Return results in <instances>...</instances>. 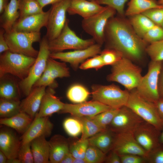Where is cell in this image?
Instances as JSON below:
<instances>
[{
	"label": "cell",
	"instance_id": "1",
	"mask_svg": "<svg viewBox=\"0 0 163 163\" xmlns=\"http://www.w3.org/2000/svg\"><path fill=\"white\" fill-rule=\"evenodd\" d=\"M108 47L115 49L132 61L142 58L146 48V43L125 20L114 16L108 20L104 32V42Z\"/></svg>",
	"mask_w": 163,
	"mask_h": 163
},
{
	"label": "cell",
	"instance_id": "2",
	"mask_svg": "<svg viewBox=\"0 0 163 163\" xmlns=\"http://www.w3.org/2000/svg\"><path fill=\"white\" fill-rule=\"evenodd\" d=\"M132 61L123 57L112 65L111 73L107 77L108 80L120 84L129 91L136 88L142 76L141 69Z\"/></svg>",
	"mask_w": 163,
	"mask_h": 163
},
{
	"label": "cell",
	"instance_id": "3",
	"mask_svg": "<svg viewBox=\"0 0 163 163\" xmlns=\"http://www.w3.org/2000/svg\"><path fill=\"white\" fill-rule=\"evenodd\" d=\"M36 58L8 50L0 56V78L7 74L17 77L21 80L28 75Z\"/></svg>",
	"mask_w": 163,
	"mask_h": 163
},
{
	"label": "cell",
	"instance_id": "4",
	"mask_svg": "<svg viewBox=\"0 0 163 163\" xmlns=\"http://www.w3.org/2000/svg\"><path fill=\"white\" fill-rule=\"evenodd\" d=\"M4 36L10 51L36 58L39 51L32 46L33 43L40 42V32H19L12 29L5 32Z\"/></svg>",
	"mask_w": 163,
	"mask_h": 163
},
{
	"label": "cell",
	"instance_id": "5",
	"mask_svg": "<svg viewBox=\"0 0 163 163\" xmlns=\"http://www.w3.org/2000/svg\"><path fill=\"white\" fill-rule=\"evenodd\" d=\"M39 43V53L35 62L27 76L21 80L19 84L21 91L26 97L29 94L34 85L43 74L51 53L49 47V41L45 35Z\"/></svg>",
	"mask_w": 163,
	"mask_h": 163
},
{
	"label": "cell",
	"instance_id": "6",
	"mask_svg": "<svg viewBox=\"0 0 163 163\" xmlns=\"http://www.w3.org/2000/svg\"><path fill=\"white\" fill-rule=\"evenodd\" d=\"M126 106L132 110L144 121L161 131L162 120L155 103L141 96L136 88L129 91V96Z\"/></svg>",
	"mask_w": 163,
	"mask_h": 163
},
{
	"label": "cell",
	"instance_id": "7",
	"mask_svg": "<svg viewBox=\"0 0 163 163\" xmlns=\"http://www.w3.org/2000/svg\"><path fill=\"white\" fill-rule=\"evenodd\" d=\"M95 43L92 38L85 40L78 37L70 28L69 20L67 19L60 34L55 39L49 41L48 45L51 53H52L68 49H84Z\"/></svg>",
	"mask_w": 163,
	"mask_h": 163
},
{
	"label": "cell",
	"instance_id": "8",
	"mask_svg": "<svg viewBox=\"0 0 163 163\" xmlns=\"http://www.w3.org/2000/svg\"><path fill=\"white\" fill-rule=\"evenodd\" d=\"M92 100L97 101L112 108L120 109L126 106L129 91L123 90L114 85H94L92 88Z\"/></svg>",
	"mask_w": 163,
	"mask_h": 163
},
{
	"label": "cell",
	"instance_id": "9",
	"mask_svg": "<svg viewBox=\"0 0 163 163\" xmlns=\"http://www.w3.org/2000/svg\"><path fill=\"white\" fill-rule=\"evenodd\" d=\"M116 12L113 8L106 6L101 12L83 19L81 23L82 28L91 36L96 43L102 45L104 42L105 30L107 23Z\"/></svg>",
	"mask_w": 163,
	"mask_h": 163
},
{
	"label": "cell",
	"instance_id": "10",
	"mask_svg": "<svg viewBox=\"0 0 163 163\" xmlns=\"http://www.w3.org/2000/svg\"><path fill=\"white\" fill-rule=\"evenodd\" d=\"M162 62L152 61L147 72L142 76L136 88L138 93L146 100L155 103L159 98L158 81Z\"/></svg>",
	"mask_w": 163,
	"mask_h": 163
},
{
	"label": "cell",
	"instance_id": "11",
	"mask_svg": "<svg viewBox=\"0 0 163 163\" xmlns=\"http://www.w3.org/2000/svg\"><path fill=\"white\" fill-rule=\"evenodd\" d=\"M71 0H61L52 5L46 26L45 36L49 41L52 40L60 34L67 19L66 14Z\"/></svg>",
	"mask_w": 163,
	"mask_h": 163
},
{
	"label": "cell",
	"instance_id": "12",
	"mask_svg": "<svg viewBox=\"0 0 163 163\" xmlns=\"http://www.w3.org/2000/svg\"><path fill=\"white\" fill-rule=\"evenodd\" d=\"M144 121L132 110L125 106L120 108L109 126L116 133H133Z\"/></svg>",
	"mask_w": 163,
	"mask_h": 163
},
{
	"label": "cell",
	"instance_id": "13",
	"mask_svg": "<svg viewBox=\"0 0 163 163\" xmlns=\"http://www.w3.org/2000/svg\"><path fill=\"white\" fill-rule=\"evenodd\" d=\"M161 131L151 124L142 122L133 133L138 143L149 154L159 146Z\"/></svg>",
	"mask_w": 163,
	"mask_h": 163
},
{
	"label": "cell",
	"instance_id": "14",
	"mask_svg": "<svg viewBox=\"0 0 163 163\" xmlns=\"http://www.w3.org/2000/svg\"><path fill=\"white\" fill-rule=\"evenodd\" d=\"M111 150L119 155L134 154L142 156L147 159L148 156V153L137 142L133 133L131 132L116 133Z\"/></svg>",
	"mask_w": 163,
	"mask_h": 163
},
{
	"label": "cell",
	"instance_id": "15",
	"mask_svg": "<svg viewBox=\"0 0 163 163\" xmlns=\"http://www.w3.org/2000/svg\"><path fill=\"white\" fill-rule=\"evenodd\" d=\"M101 46L95 43L84 49L51 53L50 57L54 59H59L64 62H68L73 67L76 68L80 63L87 59L100 54L101 52Z\"/></svg>",
	"mask_w": 163,
	"mask_h": 163
},
{
	"label": "cell",
	"instance_id": "16",
	"mask_svg": "<svg viewBox=\"0 0 163 163\" xmlns=\"http://www.w3.org/2000/svg\"><path fill=\"white\" fill-rule=\"evenodd\" d=\"M112 108L97 101L92 100L76 104H65L59 112L69 113L73 117H92Z\"/></svg>",
	"mask_w": 163,
	"mask_h": 163
},
{
	"label": "cell",
	"instance_id": "17",
	"mask_svg": "<svg viewBox=\"0 0 163 163\" xmlns=\"http://www.w3.org/2000/svg\"><path fill=\"white\" fill-rule=\"evenodd\" d=\"M53 126L48 117L35 116L28 129L21 137V144L30 143L34 139L40 136H50Z\"/></svg>",
	"mask_w": 163,
	"mask_h": 163
},
{
	"label": "cell",
	"instance_id": "18",
	"mask_svg": "<svg viewBox=\"0 0 163 163\" xmlns=\"http://www.w3.org/2000/svg\"><path fill=\"white\" fill-rule=\"evenodd\" d=\"M50 11L49 9L46 12L18 19L12 29L19 32H40L42 27L46 26Z\"/></svg>",
	"mask_w": 163,
	"mask_h": 163
},
{
	"label": "cell",
	"instance_id": "19",
	"mask_svg": "<svg viewBox=\"0 0 163 163\" xmlns=\"http://www.w3.org/2000/svg\"><path fill=\"white\" fill-rule=\"evenodd\" d=\"M21 145L18 136L10 129L2 128L0 131V150L8 159L18 158Z\"/></svg>",
	"mask_w": 163,
	"mask_h": 163
},
{
	"label": "cell",
	"instance_id": "20",
	"mask_svg": "<svg viewBox=\"0 0 163 163\" xmlns=\"http://www.w3.org/2000/svg\"><path fill=\"white\" fill-rule=\"evenodd\" d=\"M46 87L33 88L29 94L21 102L20 112L25 113L34 119L39 109Z\"/></svg>",
	"mask_w": 163,
	"mask_h": 163
},
{
	"label": "cell",
	"instance_id": "21",
	"mask_svg": "<svg viewBox=\"0 0 163 163\" xmlns=\"http://www.w3.org/2000/svg\"><path fill=\"white\" fill-rule=\"evenodd\" d=\"M104 8L95 0H71L67 13L70 15L78 14L84 19L101 12Z\"/></svg>",
	"mask_w": 163,
	"mask_h": 163
},
{
	"label": "cell",
	"instance_id": "22",
	"mask_svg": "<svg viewBox=\"0 0 163 163\" xmlns=\"http://www.w3.org/2000/svg\"><path fill=\"white\" fill-rule=\"evenodd\" d=\"M55 93L53 88L48 87L46 89L36 116L49 117L54 113L59 112L62 109L65 103L56 97Z\"/></svg>",
	"mask_w": 163,
	"mask_h": 163
},
{
	"label": "cell",
	"instance_id": "23",
	"mask_svg": "<svg viewBox=\"0 0 163 163\" xmlns=\"http://www.w3.org/2000/svg\"><path fill=\"white\" fill-rule=\"evenodd\" d=\"M49 161L51 163H60L64 156L69 152L68 140L63 136L56 135L49 141Z\"/></svg>",
	"mask_w": 163,
	"mask_h": 163
},
{
	"label": "cell",
	"instance_id": "24",
	"mask_svg": "<svg viewBox=\"0 0 163 163\" xmlns=\"http://www.w3.org/2000/svg\"><path fill=\"white\" fill-rule=\"evenodd\" d=\"M116 133L108 127L88 139L89 145L99 149L106 154L111 150Z\"/></svg>",
	"mask_w": 163,
	"mask_h": 163
},
{
	"label": "cell",
	"instance_id": "25",
	"mask_svg": "<svg viewBox=\"0 0 163 163\" xmlns=\"http://www.w3.org/2000/svg\"><path fill=\"white\" fill-rule=\"evenodd\" d=\"M18 0H10L0 17L1 28L5 32L11 30L18 19L20 13L18 10Z\"/></svg>",
	"mask_w": 163,
	"mask_h": 163
},
{
	"label": "cell",
	"instance_id": "26",
	"mask_svg": "<svg viewBox=\"0 0 163 163\" xmlns=\"http://www.w3.org/2000/svg\"><path fill=\"white\" fill-rule=\"evenodd\" d=\"M44 136L37 138L32 140L31 148L35 163H49L50 145L49 141Z\"/></svg>",
	"mask_w": 163,
	"mask_h": 163
},
{
	"label": "cell",
	"instance_id": "27",
	"mask_svg": "<svg viewBox=\"0 0 163 163\" xmlns=\"http://www.w3.org/2000/svg\"><path fill=\"white\" fill-rule=\"evenodd\" d=\"M33 119L27 114L20 112L11 117L1 118L0 123L12 128L23 134L28 129Z\"/></svg>",
	"mask_w": 163,
	"mask_h": 163
},
{
	"label": "cell",
	"instance_id": "28",
	"mask_svg": "<svg viewBox=\"0 0 163 163\" xmlns=\"http://www.w3.org/2000/svg\"><path fill=\"white\" fill-rule=\"evenodd\" d=\"M8 74L0 77V98L19 100L20 89L16 80Z\"/></svg>",
	"mask_w": 163,
	"mask_h": 163
},
{
	"label": "cell",
	"instance_id": "29",
	"mask_svg": "<svg viewBox=\"0 0 163 163\" xmlns=\"http://www.w3.org/2000/svg\"><path fill=\"white\" fill-rule=\"evenodd\" d=\"M163 7L156 0H130L125 14L131 16L142 14L151 9Z\"/></svg>",
	"mask_w": 163,
	"mask_h": 163
},
{
	"label": "cell",
	"instance_id": "30",
	"mask_svg": "<svg viewBox=\"0 0 163 163\" xmlns=\"http://www.w3.org/2000/svg\"><path fill=\"white\" fill-rule=\"evenodd\" d=\"M130 24L137 35L142 38L148 30L156 25L142 14L131 16Z\"/></svg>",
	"mask_w": 163,
	"mask_h": 163
},
{
	"label": "cell",
	"instance_id": "31",
	"mask_svg": "<svg viewBox=\"0 0 163 163\" xmlns=\"http://www.w3.org/2000/svg\"><path fill=\"white\" fill-rule=\"evenodd\" d=\"M51 65L50 74V85L49 87L54 88L56 87L55 79L57 78L66 77L69 76V69L65 62H59L50 57L48 59Z\"/></svg>",
	"mask_w": 163,
	"mask_h": 163
},
{
	"label": "cell",
	"instance_id": "32",
	"mask_svg": "<svg viewBox=\"0 0 163 163\" xmlns=\"http://www.w3.org/2000/svg\"><path fill=\"white\" fill-rule=\"evenodd\" d=\"M18 19L43 13V8L37 0H18Z\"/></svg>",
	"mask_w": 163,
	"mask_h": 163
},
{
	"label": "cell",
	"instance_id": "33",
	"mask_svg": "<svg viewBox=\"0 0 163 163\" xmlns=\"http://www.w3.org/2000/svg\"><path fill=\"white\" fill-rule=\"evenodd\" d=\"M20 103L19 100L0 98V117L9 118L19 113L20 112Z\"/></svg>",
	"mask_w": 163,
	"mask_h": 163
},
{
	"label": "cell",
	"instance_id": "34",
	"mask_svg": "<svg viewBox=\"0 0 163 163\" xmlns=\"http://www.w3.org/2000/svg\"><path fill=\"white\" fill-rule=\"evenodd\" d=\"M76 118L80 120L82 124V135L80 139L81 140L88 139L99 132L106 129L101 127L90 117H85Z\"/></svg>",
	"mask_w": 163,
	"mask_h": 163
},
{
	"label": "cell",
	"instance_id": "35",
	"mask_svg": "<svg viewBox=\"0 0 163 163\" xmlns=\"http://www.w3.org/2000/svg\"><path fill=\"white\" fill-rule=\"evenodd\" d=\"M90 93L83 86L79 84L71 86L67 92L68 98L72 102L76 104L85 101Z\"/></svg>",
	"mask_w": 163,
	"mask_h": 163
},
{
	"label": "cell",
	"instance_id": "36",
	"mask_svg": "<svg viewBox=\"0 0 163 163\" xmlns=\"http://www.w3.org/2000/svg\"><path fill=\"white\" fill-rule=\"evenodd\" d=\"M120 109L111 108L92 117H90L99 126L106 129L109 126Z\"/></svg>",
	"mask_w": 163,
	"mask_h": 163
},
{
	"label": "cell",
	"instance_id": "37",
	"mask_svg": "<svg viewBox=\"0 0 163 163\" xmlns=\"http://www.w3.org/2000/svg\"><path fill=\"white\" fill-rule=\"evenodd\" d=\"M63 127L66 133L71 136L76 137L82 133V123L76 117H73L66 119L63 123Z\"/></svg>",
	"mask_w": 163,
	"mask_h": 163
},
{
	"label": "cell",
	"instance_id": "38",
	"mask_svg": "<svg viewBox=\"0 0 163 163\" xmlns=\"http://www.w3.org/2000/svg\"><path fill=\"white\" fill-rule=\"evenodd\" d=\"M106 154L97 148L89 145L85 158L87 163H101L105 162Z\"/></svg>",
	"mask_w": 163,
	"mask_h": 163
},
{
	"label": "cell",
	"instance_id": "39",
	"mask_svg": "<svg viewBox=\"0 0 163 163\" xmlns=\"http://www.w3.org/2000/svg\"><path fill=\"white\" fill-rule=\"evenodd\" d=\"M100 55L104 65L112 66L124 57L121 52L112 48H107L104 49L101 51Z\"/></svg>",
	"mask_w": 163,
	"mask_h": 163
},
{
	"label": "cell",
	"instance_id": "40",
	"mask_svg": "<svg viewBox=\"0 0 163 163\" xmlns=\"http://www.w3.org/2000/svg\"><path fill=\"white\" fill-rule=\"evenodd\" d=\"M145 52L152 61H163V39L151 43L146 47Z\"/></svg>",
	"mask_w": 163,
	"mask_h": 163
},
{
	"label": "cell",
	"instance_id": "41",
	"mask_svg": "<svg viewBox=\"0 0 163 163\" xmlns=\"http://www.w3.org/2000/svg\"><path fill=\"white\" fill-rule=\"evenodd\" d=\"M69 144V152L75 158H85L89 145L88 139L78 140Z\"/></svg>",
	"mask_w": 163,
	"mask_h": 163
},
{
	"label": "cell",
	"instance_id": "42",
	"mask_svg": "<svg viewBox=\"0 0 163 163\" xmlns=\"http://www.w3.org/2000/svg\"><path fill=\"white\" fill-rule=\"evenodd\" d=\"M142 39L146 43L150 44L161 40L163 39V29L155 25L146 33Z\"/></svg>",
	"mask_w": 163,
	"mask_h": 163
},
{
	"label": "cell",
	"instance_id": "43",
	"mask_svg": "<svg viewBox=\"0 0 163 163\" xmlns=\"http://www.w3.org/2000/svg\"><path fill=\"white\" fill-rule=\"evenodd\" d=\"M18 158L21 163H34L30 142L21 144L18 153Z\"/></svg>",
	"mask_w": 163,
	"mask_h": 163
},
{
	"label": "cell",
	"instance_id": "44",
	"mask_svg": "<svg viewBox=\"0 0 163 163\" xmlns=\"http://www.w3.org/2000/svg\"><path fill=\"white\" fill-rule=\"evenodd\" d=\"M155 24L161 27L163 21V7L149 10L142 13Z\"/></svg>",
	"mask_w": 163,
	"mask_h": 163
},
{
	"label": "cell",
	"instance_id": "45",
	"mask_svg": "<svg viewBox=\"0 0 163 163\" xmlns=\"http://www.w3.org/2000/svg\"><path fill=\"white\" fill-rule=\"evenodd\" d=\"M128 0H95L99 4L106 5L114 9L121 16L124 14L125 4Z\"/></svg>",
	"mask_w": 163,
	"mask_h": 163
},
{
	"label": "cell",
	"instance_id": "46",
	"mask_svg": "<svg viewBox=\"0 0 163 163\" xmlns=\"http://www.w3.org/2000/svg\"><path fill=\"white\" fill-rule=\"evenodd\" d=\"M104 66L100 55H97L88 59L83 63L79 66L82 69L94 68L98 69Z\"/></svg>",
	"mask_w": 163,
	"mask_h": 163
},
{
	"label": "cell",
	"instance_id": "47",
	"mask_svg": "<svg viewBox=\"0 0 163 163\" xmlns=\"http://www.w3.org/2000/svg\"><path fill=\"white\" fill-rule=\"evenodd\" d=\"M147 160L150 163H163V145L161 144L149 153Z\"/></svg>",
	"mask_w": 163,
	"mask_h": 163
},
{
	"label": "cell",
	"instance_id": "48",
	"mask_svg": "<svg viewBox=\"0 0 163 163\" xmlns=\"http://www.w3.org/2000/svg\"><path fill=\"white\" fill-rule=\"evenodd\" d=\"M119 155L121 163H145L147 162L146 158L138 155L127 154Z\"/></svg>",
	"mask_w": 163,
	"mask_h": 163
},
{
	"label": "cell",
	"instance_id": "49",
	"mask_svg": "<svg viewBox=\"0 0 163 163\" xmlns=\"http://www.w3.org/2000/svg\"><path fill=\"white\" fill-rule=\"evenodd\" d=\"M5 31L3 28L0 29V53L9 50V48L5 39L4 34Z\"/></svg>",
	"mask_w": 163,
	"mask_h": 163
},
{
	"label": "cell",
	"instance_id": "50",
	"mask_svg": "<svg viewBox=\"0 0 163 163\" xmlns=\"http://www.w3.org/2000/svg\"><path fill=\"white\" fill-rule=\"evenodd\" d=\"M106 156L105 162L107 163H121L119 155L115 152L111 150Z\"/></svg>",
	"mask_w": 163,
	"mask_h": 163
},
{
	"label": "cell",
	"instance_id": "51",
	"mask_svg": "<svg viewBox=\"0 0 163 163\" xmlns=\"http://www.w3.org/2000/svg\"><path fill=\"white\" fill-rule=\"evenodd\" d=\"M158 91L160 97L163 98V63H162L158 81Z\"/></svg>",
	"mask_w": 163,
	"mask_h": 163
},
{
	"label": "cell",
	"instance_id": "52",
	"mask_svg": "<svg viewBox=\"0 0 163 163\" xmlns=\"http://www.w3.org/2000/svg\"><path fill=\"white\" fill-rule=\"evenodd\" d=\"M154 103L160 117L163 120V98L160 97Z\"/></svg>",
	"mask_w": 163,
	"mask_h": 163
},
{
	"label": "cell",
	"instance_id": "53",
	"mask_svg": "<svg viewBox=\"0 0 163 163\" xmlns=\"http://www.w3.org/2000/svg\"><path fill=\"white\" fill-rule=\"evenodd\" d=\"M61 0H37L41 7L43 8L44 7L48 5L54 4Z\"/></svg>",
	"mask_w": 163,
	"mask_h": 163
},
{
	"label": "cell",
	"instance_id": "54",
	"mask_svg": "<svg viewBox=\"0 0 163 163\" xmlns=\"http://www.w3.org/2000/svg\"><path fill=\"white\" fill-rule=\"evenodd\" d=\"M74 158L69 152L61 161L60 163H73Z\"/></svg>",
	"mask_w": 163,
	"mask_h": 163
},
{
	"label": "cell",
	"instance_id": "55",
	"mask_svg": "<svg viewBox=\"0 0 163 163\" xmlns=\"http://www.w3.org/2000/svg\"><path fill=\"white\" fill-rule=\"evenodd\" d=\"M9 0H0V13L1 14L4 11L8 4Z\"/></svg>",
	"mask_w": 163,
	"mask_h": 163
},
{
	"label": "cell",
	"instance_id": "56",
	"mask_svg": "<svg viewBox=\"0 0 163 163\" xmlns=\"http://www.w3.org/2000/svg\"><path fill=\"white\" fill-rule=\"evenodd\" d=\"M8 159L5 155L0 150V163H7Z\"/></svg>",
	"mask_w": 163,
	"mask_h": 163
},
{
	"label": "cell",
	"instance_id": "57",
	"mask_svg": "<svg viewBox=\"0 0 163 163\" xmlns=\"http://www.w3.org/2000/svg\"><path fill=\"white\" fill-rule=\"evenodd\" d=\"M73 163H87L85 158H75Z\"/></svg>",
	"mask_w": 163,
	"mask_h": 163
},
{
	"label": "cell",
	"instance_id": "58",
	"mask_svg": "<svg viewBox=\"0 0 163 163\" xmlns=\"http://www.w3.org/2000/svg\"><path fill=\"white\" fill-rule=\"evenodd\" d=\"M7 163H21L20 161L18 158L8 159Z\"/></svg>",
	"mask_w": 163,
	"mask_h": 163
},
{
	"label": "cell",
	"instance_id": "59",
	"mask_svg": "<svg viewBox=\"0 0 163 163\" xmlns=\"http://www.w3.org/2000/svg\"><path fill=\"white\" fill-rule=\"evenodd\" d=\"M162 120V127L159 136V142L161 144L163 145V120Z\"/></svg>",
	"mask_w": 163,
	"mask_h": 163
},
{
	"label": "cell",
	"instance_id": "60",
	"mask_svg": "<svg viewBox=\"0 0 163 163\" xmlns=\"http://www.w3.org/2000/svg\"><path fill=\"white\" fill-rule=\"evenodd\" d=\"M157 2L159 5L163 6V0H158Z\"/></svg>",
	"mask_w": 163,
	"mask_h": 163
},
{
	"label": "cell",
	"instance_id": "61",
	"mask_svg": "<svg viewBox=\"0 0 163 163\" xmlns=\"http://www.w3.org/2000/svg\"><path fill=\"white\" fill-rule=\"evenodd\" d=\"M161 27L163 29V21L161 26Z\"/></svg>",
	"mask_w": 163,
	"mask_h": 163
},
{
	"label": "cell",
	"instance_id": "62",
	"mask_svg": "<svg viewBox=\"0 0 163 163\" xmlns=\"http://www.w3.org/2000/svg\"><path fill=\"white\" fill-rule=\"evenodd\" d=\"M89 0V1H93V0Z\"/></svg>",
	"mask_w": 163,
	"mask_h": 163
}]
</instances>
